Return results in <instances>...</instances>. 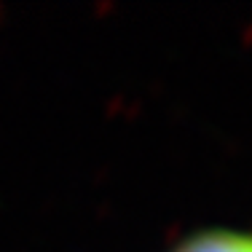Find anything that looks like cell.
<instances>
[{
	"label": "cell",
	"mask_w": 252,
	"mask_h": 252,
	"mask_svg": "<svg viewBox=\"0 0 252 252\" xmlns=\"http://www.w3.org/2000/svg\"><path fill=\"white\" fill-rule=\"evenodd\" d=\"M175 252H252V233L236 231H209L190 236Z\"/></svg>",
	"instance_id": "6da1fadb"
}]
</instances>
